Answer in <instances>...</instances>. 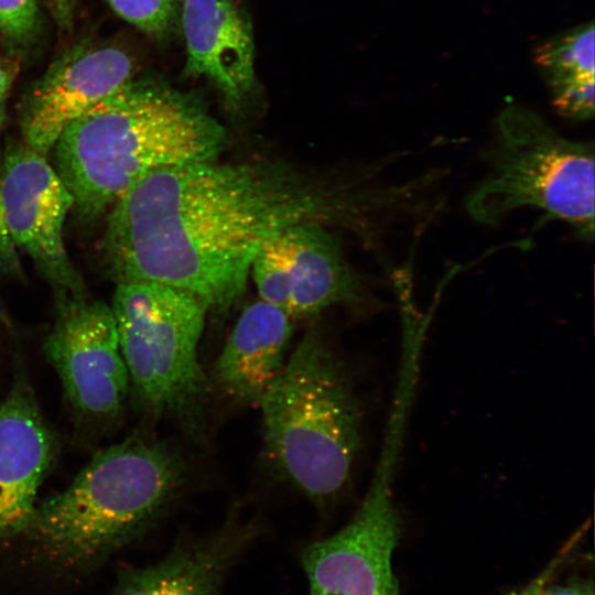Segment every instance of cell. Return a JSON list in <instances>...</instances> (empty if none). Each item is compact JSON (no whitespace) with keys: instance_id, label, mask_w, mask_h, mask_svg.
I'll return each mask as SVG.
<instances>
[{"instance_id":"obj_3","label":"cell","mask_w":595,"mask_h":595,"mask_svg":"<svg viewBox=\"0 0 595 595\" xmlns=\"http://www.w3.org/2000/svg\"><path fill=\"white\" fill-rule=\"evenodd\" d=\"M186 476L185 458L172 444L129 437L96 454L64 490L37 504L23 533L48 563L90 567L162 516Z\"/></svg>"},{"instance_id":"obj_19","label":"cell","mask_w":595,"mask_h":595,"mask_svg":"<svg viewBox=\"0 0 595 595\" xmlns=\"http://www.w3.org/2000/svg\"><path fill=\"white\" fill-rule=\"evenodd\" d=\"M541 595H594L592 582L574 580L565 583H551L544 585Z\"/></svg>"},{"instance_id":"obj_16","label":"cell","mask_w":595,"mask_h":595,"mask_svg":"<svg viewBox=\"0 0 595 595\" xmlns=\"http://www.w3.org/2000/svg\"><path fill=\"white\" fill-rule=\"evenodd\" d=\"M112 10L123 20L154 35H164L174 18V0H107Z\"/></svg>"},{"instance_id":"obj_2","label":"cell","mask_w":595,"mask_h":595,"mask_svg":"<svg viewBox=\"0 0 595 595\" xmlns=\"http://www.w3.org/2000/svg\"><path fill=\"white\" fill-rule=\"evenodd\" d=\"M225 128L195 97L130 79L72 121L51 152L73 212L91 223L147 174L217 160Z\"/></svg>"},{"instance_id":"obj_11","label":"cell","mask_w":595,"mask_h":595,"mask_svg":"<svg viewBox=\"0 0 595 595\" xmlns=\"http://www.w3.org/2000/svg\"><path fill=\"white\" fill-rule=\"evenodd\" d=\"M54 450L31 390L17 383L0 401V538L29 526Z\"/></svg>"},{"instance_id":"obj_5","label":"cell","mask_w":595,"mask_h":595,"mask_svg":"<svg viewBox=\"0 0 595 595\" xmlns=\"http://www.w3.org/2000/svg\"><path fill=\"white\" fill-rule=\"evenodd\" d=\"M494 132L483 153L487 174L465 199L468 215L497 225L513 210L537 208L592 240L593 142L567 139L539 113L516 104L501 109Z\"/></svg>"},{"instance_id":"obj_12","label":"cell","mask_w":595,"mask_h":595,"mask_svg":"<svg viewBox=\"0 0 595 595\" xmlns=\"http://www.w3.org/2000/svg\"><path fill=\"white\" fill-rule=\"evenodd\" d=\"M185 73L207 78L236 109L253 87L251 24L235 0H183Z\"/></svg>"},{"instance_id":"obj_1","label":"cell","mask_w":595,"mask_h":595,"mask_svg":"<svg viewBox=\"0 0 595 595\" xmlns=\"http://www.w3.org/2000/svg\"><path fill=\"white\" fill-rule=\"evenodd\" d=\"M410 208L404 182L372 173L324 178L278 161L188 163L153 171L109 208L101 244L110 278L185 291L225 313L255 257L298 224L349 229L376 244Z\"/></svg>"},{"instance_id":"obj_13","label":"cell","mask_w":595,"mask_h":595,"mask_svg":"<svg viewBox=\"0 0 595 595\" xmlns=\"http://www.w3.org/2000/svg\"><path fill=\"white\" fill-rule=\"evenodd\" d=\"M293 321L261 299L244 310L213 370L224 394L241 404L258 405L284 367Z\"/></svg>"},{"instance_id":"obj_17","label":"cell","mask_w":595,"mask_h":595,"mask_svg":"<svg viewBox=\"0 0 595 595\" xmlns=\"http://www.w3.org/2000/svg\"><path fill=\"white\" fill-rule=\"evenodd\" d=\"M40 26L37 0H0V35L13 43L30 42Z\"/></svg>"},{"instance_id":"obj_20","label":"cell","mask_w":595,"mask_h":595,"mask_svg":"<svg viewBox=\"0 0 595 595\" xmlns=\"http://www.w3.org/2000/svg\"><path fill=\"white\" fill-rule=\"evenodd\" d=\"M56 23L65 30L72 28L75 0H46Z\"/></svg>"},{"instance_id":"obj_10","label":"cell","mask_w":595,"mask_h":595,"mask_svg":"<svg viewBox=\"0 0 595 595\" xmlns=\"http://www.w3.org/2000/svg\"><path fill=\"white\" fill-rule=\"evenodd\" d=\"M130 56L111 45L77 44L66 50L26 96L21 112L23 141L48 154L62 131L130 79Z\"/></svg>"},{"instance_id":"obj_8","label":"cell","mask_w":595,"mask_h":595,"mask_svg":"<svg viewBox=\"0 0 595 595\" xmlns=\"http://www.w3.org/2000/svg\"><path fill=\"white\" fill-rule=\"evenodd\" d=\"M43 348L78 418L108 425L119 416L130 380L110 305L87 296L58 302Z\"/></svg>"},{"instance_id":"obj_21","label":"cell","mask_w":595,"mask_h":595,"mask_svg":"<svg viewBox=\"0 0 595 595\" xmlns=\"http://www.w3.org/2000/svg\"><path fill=\"white\" fill-rule=\"evenodd\" d=\"M14 78V71L0 61V129L4 120L6 100Z\"/></svg>"},{"instance_id":"obj_15","label":"cell","mask_w":595,"mask_h":595,"mask_svg":"<svg viewBox=\"0 0 595 595\" xmlns=\"http://www.w3.org/2000/svg\"><path fill=\"white\" fill-rule=\"evenodd\" d=\"M595 33L593 21L540 43L533 60L562 118L581 122L594 116Z\"/></svg>"},{"instance_id":"obj_4","label":"cell","mask_w":595,"mask_h":595,"mask_svg":"<svg viewBox=\"0 0 595 595\" xmlns=\"http://www.w3.org/2000/svg\"><path fill=\"white\" fill-rule=\"evenodd\" d=\"M258 405L266 453L279 476L314 504L336 499L361 446L363 410L317 328L302 337Z\"/></svg>"},{"instance_id":"obj_7","label":"cell","mask_w":595,"mask_h":595,"mask_svg":"<svg viewBox=\"0 0 595 595\" xmlns=\"http://www.w3.org/2000/svg\"><path fill=\"white\" fill-rule=\"evenodd\" d=\"M1 204L7 231L48 282L58 302L86 296L85 284L64 242L74 199L47 155L12 143L1 160Z\"/></svg>"},{"instance_id":"obj_14","label":"cell","mask_w":595,"mask_h":595,"mask_svg":"<svg viewBox=\"0 0 595 595\" xmlns=\"http://www.w3.org/2000/svg\"><path fill=\"white\" fill-rule=\"evenodd\" d=\"M246 538L234 524L182 543L160 562L122 573L112 595H224L225 575Z\"/></svg>"},{"instance_id":"obj_6","label":"cell","mask_w":595,"mask_h":595,"mask_svg":"<svg viewBox=\"0 0 595 595\" xmlns=\"http://www.w3.org/2000/svg\"><path fill=\"white\" fill-rule=\"evenodd\" d=\"M110 307L139 405L198 441L209 390L198 359L207 306L173 286L128 282L117 284Z\"/></svg>"},{"instance_id":"obj_9","label":"cell","mask_w":595,"mask_h":595,"mask_svg":"<svg viewBox=\"0 0 595 595\" xmlns=\"http://www.w3.org/2000/svg\"><path fill=\"white\" fill-rule=\"evenodd\" d=\"M261 300L293 320L314 317L337 304H360L367 290L329 227H288L261 247L250 270Z\"/></svg>"},{"instance_id":"obj_18","label":"cell","mask_w":595,"mask_h":595,"mask_svg":"<svg viewBox=\"0 0 595 595\" xmlns=\"http://www.w3.org/2000/svg\"><path fill=\"white\" fill-rule=\"evenodd\" d=\"M21 274L22 269L19 252L9 237L2 214L0 160V275L19 278Z\"/></svg>"},{"instance_id":"obj_22","label":"cell","mask_w":595,"mask_h":595,"mask_svg":"<svg viewBox=\"0 0 595 595\" xmlns=\"http://www.w3.org/2000/svg\"><path fill=\"white\" fill-rule=\"evenodd\" d=\"M558 565L559 562H552L539 576H537L517 595H541L544 585L552 578Z\"/></svg>"}]
</instances>
